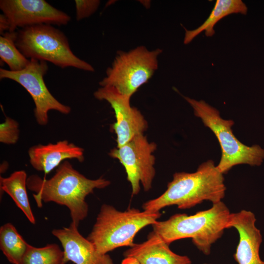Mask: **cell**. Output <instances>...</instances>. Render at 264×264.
Masks as SVG:
<instances>
[{
    "label": "cell",
    "mask_w": 264,
    "mask_h": 264,
    "mask_svg": "<svg viewBox=\"0 0 264 264\" xmlns=\"http://www.w3.org/2000/svg\"><path fill=\"white\" fill-rule=\"evenodd\" d=\"M162 51L160 48L150 51L143 45L128 52L119 51L100 86L112 87L131 98L153 76L158 68V57Z\"/></svg>",
    "instance_id": "obj_7"
},
{
    "label": "cell",
    "mask_w": 264,
    "mask_h": 264,
    "mask_svg": "<svg viewBox=\"0 0 264 264\" xmlns=\"http://www.w3.org/2000/svg\"><path fill=\"white\" fill-rule=\"evenodd\" d=\"M19 133L18 122L6 116L4 122L0 125V142L8 145L14 144L19 139Z\"/></svg>",
    "instance_id": "obj_21"
},
{
    "label": "cell",
    "mask_w": 264,
    "mask_h": 264,
    "mask_svg": "<svg viewBox=\"0 0 264 264\" xmlns=\"http://www.w3.org/2000/svg\"><path fill=\"white\" fill-rule=\"evenodd\" d=\"M9 29V25L7 19L4 15L2 14L0 15V33L3 35L6 32H8Z\"/></svg>",
    "instance_id": "obj_23"
},
{
    "label": "cell",
    "mask_w": 264,
    "mask_h": 264,
    "mask_svg": "<svg viewBox=\"0 0 264 264\" xmlns=\"http://www.w3.org/2000/svg\"><path fill=\"white\" fill-rule=\"evenodd\" d=\"M256 219L250 211L242 210L231 213L227 228H235L239 234V242L234 258L238 264H264L259 250L263 239L256 226Z\"/></svg>",
    "instance_id": "obj_12"
},
{
    "label": "cell",
    "mask_w": 264,
    "mask_h": 264,
    "mask_svg": "<svg viewBox=\"0 0 264 264\" xmlns=\"http://www.w3.org/2000/svg\"><path fill=\"white\" fill-rule=\"evenodd\" d=\"M52 234L62 244L66 263L71 261L75 264H114L109 255L99 253L72 223L67 227L53 229Z\"/></svg>",
    "instance_id": "obj_13"
},
{
    "label": "cell",
    "mask_w": 264,
    "mask_h": 264,
    "mask_svg": "<svg viewBox=\"0 0 264 264\" xmlns=\"http://www.w3.org/2000/svg\"><path fill=\"white\" fill-rule=\"evenodd\" d=\"M161 215L159 212L141 211L135 208L121 211L104 204L87 238L102 254L118 247H131L136 234L143 228L154 224Z\"/></svg>",
    "instance_id": "obj_4"
},
{
    "label": "cell",
    "mask_w": 264,
    "mask_h": 264,
    "mask_svg": "<svg viewBox=\"0 0 264 264\" xmlns=\"http://www.w3.org/2000/svg\"><path fill=\"white\" fill-rule=\"evenodd\" d=\"M27 174L23 170L17 171L7 177L0 176V190L6 193L29 222H36L27 192Z\"/></svg>",
    "instance_id": "obj_17"
},
{
    "label": "cell",
    "mask_w": 264,
    "mask_h": 264,
    "mask_svg": "<svg viewBox=\"0 0 264 264\" xmlns=\"http://www.w3.org/2000/svg\"><path fill=\"white\" fill-rule=\"evenodd\" d=\"M15 43L27 59L49 62L65 68L73 67L93 72L94 67L76 56L68 39L59 29L50 24H38L15 31Z\"/></svg>",
    "instance_id": "obj_5"
},
{
    "label": "cell",
    "mask_w": 264,
    "mask_h": 264,
    "mask_svg": "<svg viewBox=\"0 0 264 264\" xmlns=\"http://www.w3.org/2000/svg\"></svg>",
    "instance_id": "obj_24"
},
{
    "label": "cell",
    "mask_w": 264,
    "mask_h": 264,
    "mask_svg": "<svg viewBox=\"0 0 264 264\" xmlns=\"http://www.w3.org/2000/svg\"><path fill=\"white\" fill-rule=\"evenodd\" d=\"M191 105L196 117L214 133L220 143L221 155L217 168L223 175L234 166L247 164L259 166L264 160V149L260 145L251 146L242 143L234 135L232 127L234 122L221 117L219 111L204 100L184 96Z\"/></svg>",
    "instance_id": "obj_6"
},
{
    "label": "cell",
    "mask_w": 264,
    "mask_h": 264,
    "mask_svg": "<svg viewBox=\"0 0 264 264\" xmlns=\"http://www.w3.org/2000/svg\"><path fill=\"white\" fill-rule=\"evenodd\" d=\"M156 149V144L149 142L146 137L141 134L109 153L110 156L118 159L124 166L127 180L132 186V195L140 192V183L145 191L151 189L155 174V159L153 153Z\"/></svg>",
    "instance_id": "obj_9"
},
{
    "label": "cell",
    "mask_w": 264,
    "mask_h": 264,
    "mask_svg": "<svg viewBox=\"0 0 264 264\" xmlns=\"http://www.w3.org/2000/svg\"><path fill=\"white\" fill-rule=\"evenodd\" d=\"M247 12V7L242 0H217L209 17L202 24L193 30L184 28V44L190 43L202 31L205 32L206 36L212 37L215 33V25L221 19L232 14L246 15Z\"/></svg>",
    "instance_id": "obj_16"
},
{
    "label": "cell",
    "mask_w": 264,
    "mask_h": 264,
    "mask_svg": "<svg viewBox=\"0 0 264 264\" xmlns=\"http://www.w3.org/2000/svg\"><path fill=\"white\" fill-rule=\"evenodd\" d=\"M230 214L221 201L213 204L209 209L192 215L176 214L166 220H157L152 225L153 232L169 244L178 240L191 238L198 249L208 255L212 244L227 229Z\"/></svg>",
    "instance_id": "obj_3"
},
{
    "label": "cell",
    "mask_w": 264,
    "mask_h": 264,
    "mask_svg": "<svg viewBox=\"0 0 264 264\" xmlns=\"http://www.w3.org/2000/svg\"><path fill=\"white\" fill-rule=\"evenodd\" d=\"M48 70L47 62L30 59L28 65L23 70L12 71L0 69V79H8L22 86L32 97L35 105L34 115L38 124L44 126L48 123V112L54 110L64 114L70 113V107L57 100L48 89L44 77Z\"/></svg>",
    "instance_id": "obj_8"
},
{
    "label": "cell",
    "mask_w": 264,
    "mask_h": 264,
    "mask_svg": "<svg viewBox=\"0 0 264 264\" xmlns=\"http://www.w3.org/2000/svg\"><path fill=\"white\" fill-rule=\"evenodd\" d=\"M226 189L223 174L212 160H208L202 163L194 173H175L166 190L159 197L143 203L142 208L154 213L174 205L185 209L204 200L215 204L222 201Z\"/></svg>",
    "instance_id": "obj_2"
},
{
    "label": "cell",
    "mask_w": 264,
    "mask_h": 264,
    "mask_svg": "<svg viewBox=\"0 0 264 264\" xmlns=\"http://www.w3.org/2000/svg\"><path fill=\"white\" fill-rule=\"evenodd\" d=\"M64 252L56 243L36 247L30 244L21 264H66Z\"/></svg>",
    "instance_id": "obj_20"
},
{
    "label": "cell",
    "mask_w": 264,
    "mask_h": 264,
    "mask_svg": "<svg viewBox=\"0 0 264 264\" xmlns=\"http://www.w3.org/2000/svg\"><path fill=\"white\" fill-rule=\"evenodd\" d=\"M76 19L77 21L87 18L93 14L100 4L98 0H75Z\"/></svg>",
    "instance_id": "obj_22"
},
{
    "label": "cell",
    "mask_w": 264,
    "mask_h": 264,
    "mask_svg": "<svg viewBox=\"0 0 264 264\" xmlns=\"http://www.w3.org/2000/svg\"><path fill=\"white\" fill-rule=\"evenodd\" d=\"M15 31L6 32L0 37L1 61L9 66V70L19 71L24 69L30 60L26 58L18 49L15 43Z\"/></svg>",
    "instance_id": "obj_19"
},
{
    "label": "cell",
    "mask_w": 264,
    "mask_h": 264,
    "mask_svg": "<svg viewBox=\"0 0 264 264\" xmlns=\"http://www.w3.org/2000/svg\"><path fill=\"white\" fill-rule=\"evenodd\" d=\"M110 183L102 177L88 178L67 160L57 167L54 176L48 179L36 175L27 179V188L35 193L33 196L39 207H42L43 202H53L66 206L70 211L71 223L77 227L88 214L86 197L95 189L104 188Z\"/></svg>",
    "instance_id": "obj_1"
},
{
    "label": "cell",
    "mask_w": 264,
    "mask_h": 264,
    "mask_svg": "<svg viewBox=\"0 0 264 264\" xmlns=\"http://www.w3.org/2000/svg\"><path fill=\"white\" fill-rule=\"evenodd\" d=\"M28 153L32 166L45 175L65 160L75 159L80 162L84 160V149L66 140L33 146L29 149Z\"/></svg>",
    "instance_id": "obj_14"
},
{
    "label": "cell",
    "mask_w": 264,
    "mask_h": 264,
    "mask_svg": "<svg viewBox=\"0 0 264 264\" xmlns=\"http://www.w3.org/2000/svg\"><path fill=\"white\" fill-rule=\"evenodd\" d=\"M0 9L9 23L10 32L38 24L66 25L71 19L44 0H1Z\"/></svg>",
    "instance_id": "obj_10"
},
{
    "label": "cell",
    "mask_w": 264,
    "mask_h": 264,
    "mask_svg": "<svg viewBox=\"0 0 264 264\" xmlns=\"http://www.w3.org/2000/svg\"><path fill=\"white\" fill-rule=\"evenodd\" d=\"M169 244L153 232L142 243H134L124 253L126 258L135 260L138 264H191L187 256L180 255L171 250Z\"/></svg>",
    "instance_id": "obj_15"
},
{
    "label": "cell",
    "mask_w": 264,
    "mask_h": 264,
    "mask_svg": "<svg viewBox=\"0 0 264 264\" xmlns=\"http://www.w3.org/2000/svg\"><path fill=\"white\" fill-rule=\"evenodd\" d=\"M94 96L99 100L107 101L114 110L116 121L112 129L116 135L117 148L143 134L147 130V121L139 110L131 106V98L120 94L112 87H101L94 92Z\"/></svg>",
    "instance_id": "obj_11"
},
{
    "label": "cell",
    "mask_w": 264,
    "mask_h": 264,
    "mask_svg": "<svg viewBox=\"0 0 264 264\" xmlns=\"http://www.w3.org/2000/svg\"><path fill=\"white\" fill-rule=\"evenodd\" d=\"M29 245L12 223L0 227V248L11 264H21Z\"/></svg>",
    "instance_id": "obj_18"
}]
</instances>
